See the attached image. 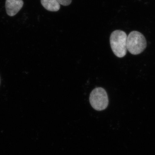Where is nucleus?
<instances>
[{
  "label": "nucleus",
  "instance_id": "nucleus-1",
  "mask_svg": "<svg viewBox=\"0 0 155 155\" xmlns=\"http://www.w3.org/2000/svg\"><path fill=\"white\" fill-rule=\"evenodd\" d=\"M127 35L125 31H114L110 37V44L114 54L119 58L125 57L127 54Z\"/></svg>",
  "mask_w": 155,
  "mask_h": 155
},
{
  "label": "nucleus",
  "instance_id": "nucleus-2",
  "mask_svg": "<svg viewBox=\"0 0 155 155\" xmlns=\"http://www.w3.org/2000/svg\"><path fill=\"white\" fill-rule=\"evenodd\" d=\"M147 46L145 38L139 31H133L127 36V50L132 54L136 55L141 54L145 49Z\"/></svg>",
  "mask_w": 155,
  "mask_h": 155
},
{
  "label": "nucleus",
  "instance_id": "nucleus-3",
  "mask_svg": "<svg viewBox=\"0 0 155 155\" xmlns=\"http://www.w3.org/2000/svg\"><path fill=\"white\" fill-rule=\"evenodd\" d=\"M89 101L92 107L97 111L105 110L109 104L107 92L102 87L94 89L90 95Z\"/></svg>",
  "mask_w": 155,
  "mask_h": 155
},
{
  "label": "nucleus",
  "instance_id": "nucleus-4",
  "mask_svg": "<svg viewBox=\"0 0 155 155\" xmlns=\"http://www.w3.org/2000/svg\"><path fill=\"white\" fill-rule=\"evenodd\" d=\"M23 4L22 0H6L5 8L7 14L10 17L15 16L22 9Z\"/></svg>",
  "mask_w": 155,
  "mask_h": 155
},
{
  "label": "nucleus",
  "instance_id": "nucleus-5",
  "mask_svg": "<svg viewBox=\"0 0 155 155\" xmlns=\"http://www.w3.org/2000/svg\"><path fill=\"white\" fill-rule=\"evenodd\" d=\"M42 5L46 10L52 12H57L61 8L57 0H41Z\"/></svg>",
  "mask_w": 155,
  "mask_h": 155
},
{
  "label": "nucleus",
  "instance_id": "nucleus-6",
  "mask_svg": "<svg viewBox=\"0 0 155 155\" xmlns=\"http://www.w3.org/2000/svg\"><path fill=\"white\" fill-rule=\"evenodd\" d=\"M58 2L63 6H68L71 4L72 0H57Z\"/></svg>",
  "mask_w": 155,
  "mask_h": 155
},
{
  "label": "nucleus",
  "instance_id": "nucleus-7",
  "mask_svg": "<svg viewBox=\"0 0 155 155\" xmlns=\"http://www.w3.org/2000/svg\"><path fill=\"white\" fill-rule=\"evenodd\" d=\"M0 85H1V78H0Z\"/></svg>",
  "mask_w": 155,
  "mask_h": 155
}]
</instances>
